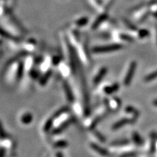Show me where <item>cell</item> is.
Here are the masks:
<instances>
[{"instance_id": "8992f818", "label": "cell", "mask_w": 157, "mask_h": 157, "mask_svg": "<svg viewBox=\"0 0 157 157\" xmlns=\"http://www.w3.org/2000/svg\"><path fill=\"white\" fill-rule=\"evenodd\" d=\"M108 105L112 110H117L121 107L122 101L118 97H112L108 100Z\"/></svg>"}, {"instance_id": "52a82bcc", "label": "cell", "mask_w": 157, "mask_h": 157, "mask_svg": "<svg viewBox=\"0 0 157 157\" xmlns=\"http://www.w3.org/2000/svg\"><path fill=\"white\" fill-rule=\"evenodd\" d=\"M119 89V84L115 83L110 86H108V87H105L103 90L105 94L110 95V94H112L114 93V92H116V91H118Z\"/></svg>"}, {"instance_id": "9c48e42d", "label": "cell", "mask_w": 157, "mask_h": 157, "mask_svg": "<svg viewBox=\"0 0 157 157\" xmlns=\"http://www.w3.org/2000/svg\"><path fill=\"white\" fill-rule=\"evenodd\" d=\"M91 147H92V149H94L95 151H96V152H97L98 153H100V154L101 155V156H108V153L107 152V151L104 150L103 148H100V147L97 146L96 145L92 144V145H91Z\"/></svg>"}, {"instance_id": "7c38bea8", "label": "cell", "mask_w": 157, "mask_h": 157, "mask_svg": "<svg viewBox=\"0 0 157 157\" xmlns=\"http://www.w3.org/2000/svg\"><path fill=\"white\" fill-rule=\"evenodd\" d=\"M152 104H153V106L156 107V108H157V99H156V100H153V101L152 102Z\"/></svg>"}, {"instance_id": "277c9868", "label": "cell", "mask_w": 157, "mask_h": 157, "mask_svg": "<svg viewBox=\"0 0 157 157\" xmlns=\"http://www.w3.org/2000/svg\"><path fill=\"white\" fill-rule=\"evenodd\" d=\"M135 120L132 119L130 118H125L119 120V122H117L116 123L114 124L112 127V130H117L119 129L122 128V127L125 126L127 125H130V124H133L135 123Z\"/></svg>"}, {"instance_id": "5b68a950", "label": "cell", "mask_w": 157, "mask_h": 157, "mask_svg": "<svg viewBox=\"0 0 157 157\" xmlns=\"http://www.w3.org/2000/svg\"><path fill=\"white\" fill-rule=\"evenodd\" d=\"M131 139L133 140V143L135 145L138 146H142L143 145H144L145 142L143 138L140 136V135L137 132H133L131 135Z\"/></svg>"}, {"instance_id": "8fae6325", "label": "cell", "mask_w": 157, "mask_h": 157, "mask_svg": "<svg viewBox=\"0 0 157 157\" xmlns=\"http://www.w3.org/2000/svg\"><path fill=\"white\" fill-rule=\"evenodd\" d=\"M154 151H156L157 153V135L156 136V140H155V148H154Z\"/></svg>"}, {"instance_id": "7a4b0ae2", "label": "cell", "mask_w": 157, "mask_h": 157, "mask_svg": "<svg viewBox=\"0 0 157 157\" xmlns=\"http://www.w3.org/2000/svg\"><path fill=\"white\" fill-rule=\"evenodd\" d=\"M122 49V45L120 44H112V45L105 46V47H96L93 49V52L95 53H106L109 52H114Z\"/></svg>"}, {"instance_id": "ba28073f", "label": "cell", "mask_w": 157, "mask_h": 157, "mask_svg": "<svg viewBox=\"0 0 157 157\" xmlns=\"http://www.w3.org/2000/svg\"><path fill=\"white\" fill-rule=\"evenodd\" d=\"M107 73V69L106 68H103V69H100V72L98 73V74H97L96 77H95V79H94V83L95 84H98L99 82H100V81L105 76V74H106Z\"/></svg>"}, {"instance_id": "3957f363", "label": "cell", "mask_w": 157, "mask_h": 157, "mask_svg": "<svg viewBox=\"0 0 157 157\" xmlns=\"http://www.w3.org/2000/svg\"><path fill=\"white\" fill-rule=\"evenodd\" d=\"M125 113L127 116H128V118L134 119L135 121H136L137 119H138L140 115V112L136 108L133 106H130V105L125 108Z\"/></svg>"}, {"instance_id": "6da1fadb", "label": "cell", "mask_w": 157, "mask_h": 157, "mask_svg": "<svg viewBox=\"0 0 157 157\" xmlns=\"http://www.w3.org/2000/svg\"><path fill=\"white\" fill-rule=\"evenodd\" d=\"M137 69V63L135 61H132L130 63L126 74H125V77L123 79V85L125 87L129 86L130 85V83L132 82L133 78L135 75V71Z\"/></svg>"}, {"instance_id": "30bf717a", "label": "cell", "mask_w": 157, "mask_h": 157, "mask_svg": "<svg viewBox=\"0 0 157 157\" xmlns=\"http://www.w3.org/2000/svg\"><path fill=\"white\" fill-rule=\"evenodd\" d=\"M157 79V71L151 73V74H148V76L145 77L144 82H151V81L155 80Z\"/></svg>"}]
</instances>
